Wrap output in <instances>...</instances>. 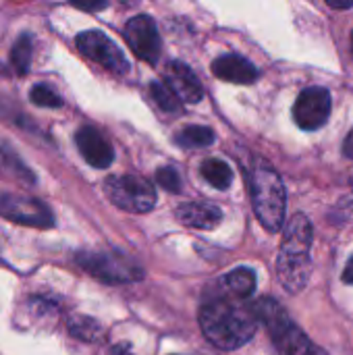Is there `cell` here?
<instances>
[{"label": "cell", "mask_w": 353, "mask_h": 355, "mask_svg": "<svg viewBox=\"0 0 353 355\" xmlns=\"http://www.w3.org/2000/svg\"><path fill=\"white\" fill-rule=\"evenodd\" d=\"M200 327L212 345L225 352H233L254 337L258 320L252 308L239 306L229 300H216L202 306Z\"/></svg>", "instance_id": "cell-1"}, {"label": "cell", "mask_w": 353, "mask_h": 355, "mask_svg": "<svg viewBox=\"0 0 353 355\" xmlns=\"http://www.w3.org/2000/svg\"><path fill=\"white\" fill-rule=\"evenodd\" d=\"M312 225L306 214H295L285 229L281 252L277 258V275L289 293H300L312 275Z\"/></svg>", "instance_id": "cell-2"}, {"label": "cell", "mask_w": 353, "mask_h": 355, "mask_svg": "<svg viewBox=\"0 0 353 355\" xmlns=\"http://www.w3.org/2000/svg\"><path fill=\"white\" fill-rule=\"evenodd\" d=\"M252 206L262 223V227L270 233L281 231L285 223L287 210V193L279 173L264 160H256V164L248 173Z\"/></svg>", "instance_id": "cell-3"}, {"label": "cell", "mask_w": 353, "mask_h": 355, "mask_svg": "<svg viewBox=\"0 0 353 355\" xmlns=\"http://www.w3.org/2000/svg\"><path fill=\"white\" fill-rule=\"evenodd\" d=\"M252 312L256 320H260L268 329V335L281 355H325L275 300L264 297L256 302L252 306Z\"/></svg>", "instance_id": "cell-4"}, {"label": "cell", "mask_w": 353, "mask_h": 355, "mask_svg": "<svg viewBox=\"0 0 353 355\" xmlns=\"http://www.w3.org/2000/svg\"><path fill=\"white\" fill-rule=\"evenodd\" d=\"M106 198L121 210L141 214L156 206V191L150 181L139 175H117L108 177L104 183Z\"/></svg>", "instance_id": "cell-5"}, {"label": "cell", "mask_w": 353, "mask_h": 355, "mask_svg": "<svg viewBox=\"0 0 353 355\" xmlns=\"http://www.w3.org/2000/svg\"><path fill=\"white\" fill-rule=\"evenodd\" d=\"M77 262L94 279H100L102 283H108V285L135 283L144 277V270L135 262L127 260L121 254L81 252V254H77Z\"/></svg>", "instance_id": "cell-6"}, {"label": "cell", "mask_w": 353, "mask_h": 355, "mask_svg": "<svg viewBox=\"0 0 353 355\" xmlns=\"http://www.w3.org/2000/svg\"><path fill=\"white\" fill-rule=\"evenodd\" d=\"M0 216L33 229H48L52 227L54 218L46 204L33 198H23L17 193H2L0 196Z\"/></svg>", "instance_id": "cell-7"}, {"label": "cell", "mask_w": 353, "mask_h": 355, "mask_svg": "<svg viewBox=\"0 0 353 355\" xmlns=\"http://www.w3.org/2000/svg\"><path fill=\"white\" fill-rule=\"evenodd\" d=\"M77 48L79 52L94 60L96 64L112 71V73H127L129 71V62L125 58V54L119 50V46L108 37L104 35L102 31H83L77 35Z\"/></svg>", "instance_id": "cell-8"}, {"label": "cell", "mask_w": 353, "mask_h": 355, "mask_svg": "<svg viewBox=\"0 0 353 355\" xmlns=\"http://www.w3.org/2000/svg\"><path fill=\"white\" fill-rule=\"evenodd\" d=\"M331 116V94L325 87H308L304 89L293 106V119L300 129L316 131Z\"/></svg>", "instance_id": "cell-9"}, {"label": "cell", "mask_w": 353, "mask_h": 355, "mask_svg": "<svg viewBox=\"0 0 353 355\" xmlns=\"http://www.w3.org/2000/svg\"><path fill=\"white\" fill-rule=\"evenodd\" d=\"M123 35L137 58H141L144 62H150V64H154L158 60L160 35H158L156 23L152 21V17H148V15L131 17L125 25Z\"/></svg>", "instance_id": "cell-10"}, {"label": "cell", "mask_w": 353, "mask_h": 355, "mask_svg": "<svg viewBox=\"0 0 353 355\" xmlns=\"http://www.w3.org/2000/svg\"><path fill=\"white\" fill-rule=\"evenodd\" d=\"M164 85L175 94L179 102L198 104L204 98V87L198 81L196 73L181 60L169 62V67L164 69Z\"/></svg>", "instance_id": "cell-11"}, {"label": "cell", "mask_w": 353, "mask_h": 355, "mask_svg": "<svg viewBox=\"0 0 353 355\" xmlns=\"http://www.w3.org/2000/svg\"><path fill=\"white\" fill-rule=\"evenodd\" d=\"M75 144L85 158V162L94 168H106L114 160L112 146L106 141V137L96 129V127H79L75 135Z\"/></svg>", "instance_id": "cell-12"}, {"label": "cell", "mask_w": 353, "mask_h": 355, "mask_svg": "<svg viewBox=\"0 0 353 355\" xmlns=\"http://www.w3.org/2000/svg\"><path fill=\"white\" fill-rule=\"evenodd\" d=\"M212 73L223 81H231V83H239V85H250L260 75L258 69L254 67V62H250L248 58H243L239 54L218 56L212 62Z\"/></svg>", "instance_id": "cell-13"}, {"label": "cell", "mask_w": 353, "mask_h": 355, "mask_svg": "<svg viewBox=\"0 0 353 355\" xmlns=\"http://www.w3.org/2000/svg\"><path fill=\"white\" fill-rule=\"evenodd\" d=\"M177 220L191 229H214L223 220V212L208 202H185L177 208Z\"/></svg>", "instance_id": "cell-14"}, {"label": "cell", "mask_w": 353, "mask_h": 355, "mask_svg": "<svg viewBox=\"0 0 353 355\" xmlns=\"http://www.w3.org/2000/svg\"><path fill=\"white\" fill-rule=\"evenodd\" d=\"M202 177L216 189H229V185L233 183L231 166L218 158H208L202 162Z\"/></svg>", "instance_id": "cell-15"}, {"label": "cell", "mask_w": 353, "mask_h": 355, "mask_svg": "<svg viewBox=\"0 0 353 355\" xmlns=\"http://www.w3.org/2000/svg\"><path fill=\"white\" fill-rule=\"evenodd\" d=\"M225 287L235 295V297H250L256 291V275L250 268H237L225 277Z\"/></svg>", "instance_id": "cell-16"}, {"label": "cell", "mask_w": 353, "mask_h": 355, "mask_svg": "<svg viewBox=\"0 0 353 355\" xmlns=\"http://www.w3.org/2000/svg\"><path fill=\"white\" fill-rule=\"evenodd\" d=\"M214 141V131L202 125H187L177 133V144L183 148H206Z\"/></svg>", "instance_id": "cell-17"}, {"label": "cell", "mask_w": 353, "mask_h": 355, "mask_svg": "<svg viewBox=\"0 0 353 355\" xmlns=\"http://www.w3.org/2000/svg\"><path fill=\"white\" fill-rule=\"evenodd\" d=\"M67 327H69V333L75 339L85 341V343H94L102 335V327L94 318H89V316H71Z\"/></svg>", "instance_id": "cell-18"}, {"label": "cell", "mask_w": 353, "mask_h": 355, "mask_svg": "<svg viewBox=\"0 0 353 355\" xmlns=\"http://www.w3.org/2000/svg\"><path fill=\"white\" fill-rule=\"evenodd\" d=\"M31 54H33V42H31V35L29 33H23L12 50H10V62L15 67V71L19 75H25L29 71V64H31Z\"/></svg>", "instance_id": "cell-19"}, {"label": "cell", "mask_w": 353, "mask_h": 355, "mask_svg": "<svg viewBox=\"0 0 353 355\" xmlns=\"http://www.w3.org/2000/svg\"><path fill=\"white\" fill-rule=\"evenodd\" d=\"M150 94H152V100L169 114H177L181 112V102L175 98V94L160 81H152L150 83Z\"/></svg>", "instance_id": "cell-20"}, {"label": "cell", "mask_w": 353, "mask_h": 355, "mask_svg": "<svg viewBox=\"0 0 353 355\" xmlns=\"http://www.w3.org/2000/svg\"><path fill=\"white\" fill-rule=\"evenodd\" d=\"M29 100L35 106H42V108H58V106H62L60 96L52 87H48V85H35L29 92Z\"/></svg>", "instance_id": "cell-21"}, {"label": "cell", "mask_w": 353, "mask_h": 355, "mask_svg": "<svg viewBox=\"0 0 353 355\" xmlns=\"http://www.w3.org/2000/svg\"><path fill=\"white\" fill-rule=\"evenodd\" d=\"M156 183L160 187H164L171 193H179L181 191V177L173 166H162L156 171Z\"/></svg>", "instance_id": "cell-22"}, {"label": "cell", "mask_w": 353, "mask_h": 355, "mask_svg": "<svg viewBox=\"0 0 353 355\" xmlns=\"http://www.w3.org/2000/svg\"><path fill=\"white\" fill-rule=\"evenodd\" d=\"M343 154L353 160V129L347 133V137H345V141H343Z\"/></svg>", "instance_id": "cell-23"}, {"label": "cell", "mask_w": 353, "mask_h": 355, "mask_svg": "<svg viewBox=\"0 0 353 355\" xmlns=\"http://www.w3.org/2000/svg\"><path fill=\"white\" fill-rule=\"evenodd\" d=\"M343 281H345L347 285H353V256L350 258V262H347V266H345V270H343Z\"/></svg>", "instance_id": "cell-24"}, {"label": "cell", "mask_w": 353, "mask_h": 355, "mask_svg": "<svg viewBox=\"0 0 353 355\" xmlns=\"http://www.w3.org/2000/svg\"><path fill=\"white\" fill-rule=\"evenodd\" d=\"M110 355H133L131 354V347L127 343H121V345H114Z\"/></svg>", "instance_id": "cell-25"}, {"label": "cell", "mask_w": 353, "mask_h": 355, "mask_svg": "<svg viewBox=\"0 0 353 355\" xmlns=\"http://www.w3.org/2000/svg\"><path fill=\"white\" fill-rule=\"evenodd\" d=\"M329 6L337 8V10H347V8H353V2H331L329 0Z\"/></svg>", "instance_id": "cell-26"}, {"label": "cell", "mask_w": 353, "mask_h": 355, "mask_svg": "<svg viewBox=\"0 0 353 355\" xmlns=\"http://www.w3.org/2000/svg\"><path fill=\"white\" fill-rule=\"evenodd\" d=\"M77 8H83V10H94V8H106V4H85V6H77Z\"/></svg>", "instance_id": "cell-27"}, {"label": "cell", "mask_w": 353, "mask_h": 355, "mask_svg": "<svg viewBox=\"0 0 353 355\" xmlns=\"http://www.w3.org/2000/svg\"><path fill=\"white\" fill-rule=\"evenodd\" d=\"M352 56H353V35H352Z\"/></svg>", "instance_id": "cell-28"}]
</instances>
